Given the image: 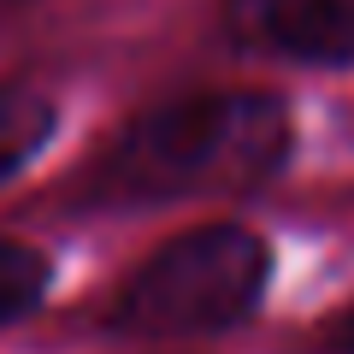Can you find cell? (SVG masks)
Listing matches in <instances>:
<instances>
[{
  "label": "cell",
  "instance_id": "6da1fadb",
  "mask_svg": "<svg viewBox=\"0 0 354 354\" xmlns=\"http://www.w3.org/2000/svg\"><path fill=\"white\" fill-rule=\"evenodd\" d=\"M290 106L266 88H207L130 118L95 160L106 201H213L260 189L290 165Z\"/></svg>",
  "mask_w": 354,
  "mask_h": 354
},
{
  "label": "cell",
  "instance_id": "8992f818",
  "mask_svg": "<svg viewBox=\"0 0 354 354\" xmlns=\"http://www.w3.org/2000/svg\"><path fill=\"white\" fill-rule=\"evenodd\" d=\"M337 348H342V354H354V307L342 313V325H337Z\"/></svg>",
  "mask_w": 354,
  "mask_h": 354
},
{
  "label": "cell",
  "instance_id": "3957f363",
  "mask_svg": "<svg viewBox=\"0 0 354 354\" xmlns=\"http://www.w3.org/2000/svg\"><path fill=\"white\" fill-rule=\"evenodd\" d=\"M230 30L301 65H354V0H230Z\"/></svg>",
  "mask_w": 354,
  "mask_h": 354
},
{
  "label": "cell",
  "instance_id": "277c9868",
  "mask_svg": "<svg viewBox=\"0 0 354 354\" xmlns=\"http://www.w3.org/2000/svg\"><path fill=\"white\" fill-rule=\"evenodd\" d=\"M48 136H53V101L48 95L0 83V183L12 171H24Z\"/></svg>",
  "mask_w": 354,
  "mask_h": 354
},
{
  "label": "cell",
  "instance_id": "7a4b0ae2",
  "mask_svg": "<svg viewBox=\"0 0 354 354\" xmlns=\"http://www.w3.org/2000/svg\"><path fill=\"white\" fill-rule=\"evenodd\" d=\"M272 283V248L242 225H195L160 242L124 278L113 325L130 337H207L260 307Z\"/></svg>",
  "mask_w": 354,
  "mask_h": 354
},
{
  "label": "cell",
  "instance_id": "52a82bcc",
  "mask_svg": "<svg viewBox=\"0 0 354 354\" xmlns=\"http://www.w3.org/2000/svg\"><path fill=\"white\" fill-rule=\"evenodd\" d=\"M0 6H24V0H0Z\"/></svg>",
  "mask_w": 354,
  "mask_h": 354
},
{
  "label": "cell",
  "instance_id": "5b68a950",
  "mask_svg": "<svg viewBox=\"0 0 354 354\" xmlns=\"http://www.w3.org/2000/svg\"><path fill=\"white\" fill-rule=\"evenodd\" d=\"M48 278H53V266H48L41 248L0 236V325H6V319H24L30 307L48 295Z\"/></svg>",
  "mask_w": 354,
  "mask_h": 354
}]
</instances>
